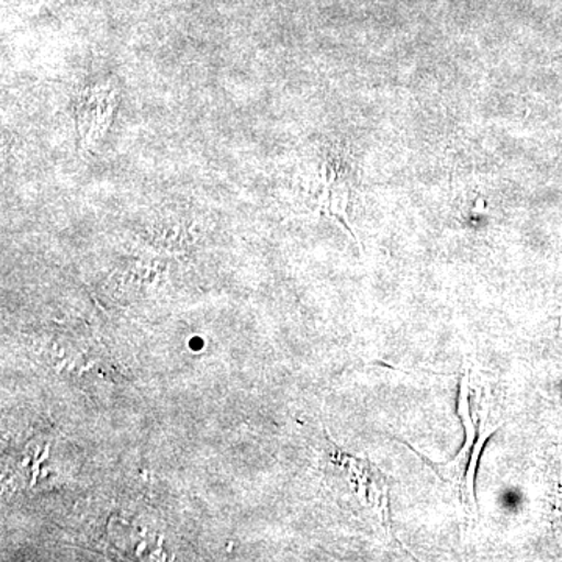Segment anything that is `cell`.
<instances>
[{"label": "cell", "instance_id": "6da1fadb", "mask_svg": "<svg viewBox=\"0 0 562 562\" xmlns=\"http://www.w3.org/2000/svg\"><path fill=\"white\" fill-rule=\"evenodd\" d=\"M458 414H460L462 425H464L465 442L464 446L461 447L460 452L454 454L452 461L432 462L431 460H428V457H425V454L417 452L412 443H406V446L412 447L414 452L419 454L422 460L430 465L432 472L438 473L439 479H441L442 482H446L450 487H453L454 491H458V495H460L461 501L462 492H464V480H462V476H464V473H468L473 447H475L476 435L475 427H473V422L471 419V406H469L468 379H464L461 382L460 398H458Z\"/></svg>", "mask_w": 562, "mask_h": 562}, {"label": "cell", "instance_id": "7a4b0ae2", "mask_svg": "<svg viewBox=\"0 0 562 562\" xmlns=\"http://www.w3.org/2000/svg\"><path fill=\"white\" fill-rule=\"evenodd\" d=\"M114 106V91L92 88L81 91L76 103L77 125L85 149L92 146L95 136L105 131Z\"/></svg>", "mask_w": 562, "mask_h": 562}]
</instances>
